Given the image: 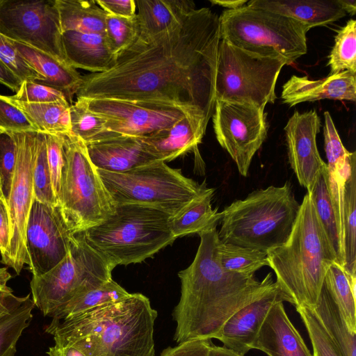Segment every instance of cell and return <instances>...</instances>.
<instances>
[{
  "mask_svg": "<svg viewBox=\"0 0 356 356\" xmlns=\"http://www.w3.org/2000/svg\"><path fill=\"white\" fill-rule=\"evenodd\" d=\"M220 41L219 16L209 8L195 9L170 31L137 37L109 70L82 76L76 98L172 104L209 122Z\"/></svg>",
  "mask_w": 356,
  "mask_h": 356,
  "instance_id": "cell-1",
  "label": "cell"
},
{
  "mask_svg": "<svg viewBox=\"0 0 356 356\" xmlns=\"http://www.w3.org/2000/svg\"><path fill=\"white\" fill-rule=\"evenodd\" d=\"M195 257L179 271L181 296L172 311L177 323L173 339H211L237 311L276 286L270 273L258 281L254 275L225 270L218 255L220 241L216 228L199 234Z\"/></svg>",
  "mask_w": 356,
  "mask_h": 356,
  "instance_id": "cell-2",
  "label": "cell"
},
{
  "mask_svg": "<svg viewBox=\"0 0 356 356\" xmlns=\"http://www.w3.org/2000/svg\"><path fill=\"white\" fill-rule=\"evenodd\" d=\"M157 316L149 298L135 293L70 318L51 321L45 332L55 344L72 346L87 356H154Z\"/></svg>",
  "mask_w": 356,
  "mask_h": 356,
  "instance_id": "cell-3",
  "label": "cell"
},
{
  "mask_svg": "<svg viewBox=\"0 0 356 356\" xmlns=\"http://www.w3.org/2000/svg\"><path fill=\"white\" fill-rule=\"evenodd\" d=\"M277 286L296 307L314 309L330 266L337 263L329 241L307 193L287 241L267 253Z\"/></svg>",
  "mask_w": 356,
  "mask_h": 356,
  "instance_id": "cell-4",
  "label": "cell"
},
{
  "mask_svg": "<svg viewBox=\"0 0 356 356\" xmlns=\"http://www.w3.org/2000/svg\"><path fill=\"white\" fill-rule=\"evenodd\" d=\"M300 207L289 181L254 191L222 211L219 238L267 254L287 241Z\"/></svg>",
  "mask_w": 356,
  "mask_h": 356,
  "instance_id": "cell-5",
  "label": "cell"
},
{
  "mask_svg": "<svg viewBox=\"0 0 356 356\" xmlns=\"http://www.w3.org/2000/svg\"><path fill=\"white\" fill-rule=\"evenodd\" d=\"M172 215L156 207L124 204L99 225L83 232L86 242L115 266L141 263L176 238Z\"/></svg>",
  "mask_w": 356,
  "mask_h": 356,
  "instance_id": "cell-6",
  "label": "cell"
},
{
  "mask_svg": "<svg viewBox=\"0 0 356 356\" xmlns=\"http://www.w3.org/2000/svg\"><path fill=\"white\" fill-rule=\"evenodd\" d=\"M220 39L248 52L293 63L307 51L304 24L274 12L243 6L219 17Z\"/></svg>",
  "mask_w": 356,
  "mask_h": 356,
  "instance_id": "cell-7",
  "label": "cell"
},
{
  "mask_svg": "<svg viewBox=\"0 0 356 356\" xmlns=\"http://www.w3.org/2000/svg\"><path fill=\"white\" fill-rule=\"evenodd\" d=\"M63 152L58 208L75 234L106 220L114 213L115 204L89 157L86 143L71 133L65 134Z\"/></svg>",
  "mask_w": 356,
  "mask_h": 356,
  "instance_id": "cell-8",
  "label": "cell"
},
{
  "mask_svg": "<svg viewBox=\"0 0 356 356\" xmlns=\"http://www.w3.org/2000/svg\"><path fill=\"white\" fill-rule=\"evenodd\" d=\"M115 204L147 205L174 216L209 188L158 161L123 172L98 170Z\"/></svg>",
  "mask_w": 356,
  "mask_h": 356,
  "instance_id": "cell-9",
  "label": "cell"
},
{
  "mask_svg": "<svg viewBox=\"0 0 356 356\" xmlns=\"http://www.w3.org/2000/svg\"><path fill=\"white\" fill-rule=\"evenodd\" d=\"M115 266L93 249L83 233L75 234L65 257L53 268L30 282L32 300L45 316H51L72 298L112 279Z\"/></svg>",
  "mask_w": 356,
  "mask_h": 356,
  "instance_id": "cell-10",
  "label": "cell"
},
{
  "mask_svg": "<svg viewBox=\"0 0 356 356\" xmlns=\"http://www.w3.org/2000/svg\"><path fill=\"white\" fill-rule=\"evenodd\" d=\"M286 63L259 56L221 40L216 65V101L247 103L264 109L275 102V84Z\"/></svg>",
  "mask_w": 356,
  "mask_h": 356,
  "instance_id": "cell-11",
  "label": "cell"
},
{
  "mask_svg": "<svg viewBox=\"0 0 356 356\" xmlns=\"http://www.w3.org/2000/svg\"><path fill=\"white\" fill-rule=\"evenodd\" d=\"M0 33L66 63L56 0H0Z\"/></svg>",
  "mask_w": 356,
  "mask_h": 356,
  "instance_id": "cell-12",
  "label": "cell"
},
{
  "mask_svg": "<svg viewBox=\"0 0 356 356\" xmlns=\"http://www.w3.org/2000/svg\"><path fill=\"white\" fill-rule=\"evenodd\" d=\"M37 131H13L17 146V161L7 200L10 239L1 263L19 274L27 264L26 232L34 200L33 168Z\"/></svg>",
  "mask_w": 356,
  "mask_h": 356,
  "instance_id": "cell-13",
  "label": "cell"
},
{
  "mask_svg": "<svg viewBox=\"0 0 356 356\" xmlns=\"http://www.w3.org/2000/svg\"><path fill=\"white\" fill-rule=\"evenodd\" d=\"M264 109L247 103L216 101L212 115L216 139L246 177L267 136Z\"/></svg>",
  "mask_w": 356,
  "mask_h": 356,
  "instance_id": "cell-14",
  "label": "cell"
},
{
  "mask_svg": "<svg viewBox=\"0 0 356 356\" xmlns=\"http://www.w3.org/2000/svg\"><path fill=\"white\" fill-rule=\"evenodd\" d=\"M84 99L89 110L106 119L108 131L120 135L146 138L172 127L188 115L204 119L172 104L113 99Z\"/></svg>",
  "mask_w": 356,
  "mask_h": 356,
  "instance_id": "cell-15",
  "label": "cell"
},
{
  "mask_svg": "<svg viewBox=\"0 0 356 356\" xmlns=\"http://www.w3.org/2000/svg\"><path fill=\"white\" fill-rule=\"evenodd\" d=\"M59 208L34 198L26 232L29 270L33 277L43 275L67 254L74 237Z\"/></svg>",
  "mask_w": 356,
  "mask_h": 356,
  "instance_id": "cell-16",
  "label": "cell"
},
{
  "mask_svg": "<svg viewBox=\"0 0 356 356\" xmlns=\"http://www.w3.org/2000/svg\"><path fill=\"white\" fill-rule=\"evenodd\" d=\"M320 127L321 120L315 110L302 113L295 111L284 127L290 166L307 193L327 166L316 145Z\"/></svg>",
  "mask_w": 356,
  "mask_h": 356,
  "instance_id": "cell-17",
  "label": "cell"
},
{
  "mask_svg": "<svg viewBox=\"0 0 356 356\" xmlns=\"http://www.w3.org/2000/svg\"><path fill=\"white\" fill-rule=\"evenodd\" d=\"M284 301L289 302L287 296L276 284L265 295L234 314L214 339L221 341L222 346L245 356L252 349V345L270 309L275 303Z\"/></svg>",
  "mask_w": 356,
  "mask_h": 356,
  "instance_id": "cell-18",
  "label": "cell"
},
{
  "mask_svg": "<svg viewBox=\"0 0 356 356\" xmlns=\"http://www.w3.org/2000/svg\"><path fill=\"white\" fill-rule=\"evenodd\" d=\"M86 145L92 163L104 171L123 172L160 161L143 137L118 134Z\"/></svg>",
  "mask_w": 356,
  "mask_h": 356,
  "instance_id": "cell-19",
  "label": "cell"
},
{
  "mask_svg": "<svg viewBox=\"0 0 356 356\" xmlns=\"http://www.w3.org/2000/svg\"><path fill=\"white\" fill-rule=\"evenodd\" d=\"M281 99L290 107L323 99L356 100V74L348 71L318 80L293 75L282 86Z\"/></svg>",
  "mask_w": 356,
  "mask_h": 356,
  "instance_id": "cell-20",
  "label": "cell"
},
{
  "mask_svg": "<svg viewBox=\"0 0 356 356\" xmlns=\"http://www.w3.org/2000/svg\"><path fill=\"white\" fill-rule=\"evenodd\" d=\"M268 356H312L300 334L288 317L283 302L267 314L252 345Z\"/></svg>",
  "mask_w": 356,
  "mask_h": 356,
  "instance_id": "cell-21",
  "label": "cell"
},
{
  "mask_svg": "<svg viewBox=\"0 0 356 356\" xmlns=\"http://www.w3.org/2000/svg\"><path fill=\"white\" fill-rule=\"evenodd\" d=\"M66 63L72 67L101 73L109 70L117 56L104 34L67 31L62 33Z\"/></svg>",
  "mask_w": 356,
  "mask_h": 356,
  "instance_id": "cell-22",
  "label": "cell"
},
{
  "mask_svg": "<svg viewBox=\"0 0 356 356\" xmlns=\"http://www.w3.org/2000/svg\"><path fill=\"white\" fill-rule=\"evenodd\" d=\"M207 124L202 118L188 115L172 127L144 138L160 161H170L197 147Z\"/></svg>",
  "mask_w": 356,
  "mask_h": 356,
  "instance_id": "cell-23",
  "label": "cell"
},
{
  "mask_svg": "<svg viewBox=\"0 0 356 356\" xmlns=\"http://www.w3.org/2000/svg\"><path fill=\"white\" fill-rule=\"evenodd\" d=\"M138 38H152L177 27L195 4L189 0H136Z\"/></svg>",
  "mask_w": 356,
  "mask_h": 356,
  "instance_id": "cell-24",
  "label": "cell"
},
{
  "mask_svg": "<svg viewBox=\"0 0 356 356\" xmlns=\"http://www.w3.org/2000/svg\"><path fill=\"white\" fill-rule=\"evenodd\" d=\"M247 6L294 19L311 28L332 23L347 13L339 0H252Z\"/></svg>",
  "mask_w": 356,
  "mask_h": 356,
  "instance_id": "cell-25",
  "label": "cell"
},
{
  "mask_svg": "<svg viewBox=\"0 0 356 356\" xmlns=\"http://www.w3.org/2000/svg\"><path fill=\"white\" fill-rule=\"evenodd\" d=\"M19 54L42 77L40 83L56 89L71 105L81 83L82 76L76 69L53 56L29 45L10 40Z\"/></svg>",
  "mask_w": 356,
  "mask_h": 356,
  "instance_id": "cell-26",
  "label": "cell"
},
{
  "mask_svg": "<svg viewBox=\"0 0 356 356\" xmlns=\"http://www.w3.org/2000/svg\"><path fill=\"white\" fill-rule=\"evenodd\" d=\"M340 243L343 269L349 278L356 277V155L342 188Z\"/></svg>",
  "mask_w": 356,
  "mask_h": 356,
  "instance_id": "cell-27",
  "label": "cell"
},
{
  "mask_svg": "<svg viewBox=\"0 0 356 356\" xmlns=\"http://www.w3.org/2000/svg\"><path fill=\"white\" fill-rule=\"evenodd\" d=\"M214 188H209L203 195L192 200L184 209L170 219V227L177 238L190 234H200L216 228L222 211L211 205Z\"/></svg>",
  "mask_w": 356,
  "mask_h": 356,
  "instance_id": "cell-28",
  "label": "cell"
},
{
  "mask_svg": "<svg viewBox=\"0 0 356 356\" xmlns=\"http://www.w3.org/2000/svg\"><path fill=\"white\" fill-rule=\"evenodd\" d=\"M62 32L104 34L107 13L94 0H56Z\"/></svg>",
  "mask_w": 356,
  "mask_h": 356,
  "instance_id": "cell-29",
  "label": "cell"
},
{
  "mask_svg": "<svg viewBox=\"0 0 356 356\" xmlns=\"http://www.w3.org/2000/svg\"><path fill=\"white\" fill-rule=\"evenodd\" d=\"M20 109L37 131L65 135L71 132L70 106L67 100L50 103H28L6 96Z\"/></svg>",
  "mask_w": 356,
  "mask_h": 356,
  "instance_id": "cell-30",
  "label": "cell"
},
{
  "mask_svg": "<svg viewBox=\"0 0 356 356\" xmlns=\"http://www.w3.org/2000/svg\"><path fill=\"white\" fill-rule=\"evenodd\" d=\"M312 309L343 356H356V334L348 330L339 309L324 285L318 300Z\"/></svg>",
  "mask_w": 356,
  "mask_h": 356,
  "instance_id": "cell-31",
  "label": "cell"
},
{
  "mask_svg": "<svg viewBox=\"0 0 356 356\" xmlns=\"http://www.w3.org/2000/svg\"><path fill=\"white\" fill-rule=\"evenodd\" d=\"M35 305L28 294L16 298L10 309L0 315V356H14L17 343L33 318Z\"/></svg>",
  "mask_w": 356,
  "mask_h": 356,
  "instance_id": "cell-32",
  "label": "cell"
},
{
  "mask_svg": "<svg viewBox=\"0 0 356 356\" xmlns=\"http://www.w3.org/2000/svg\"><path fill=\"white\" fill-rule=\"evenodd\" d=\"M323 285L339 309L348 330L356 334V278L350 281L337 262L328 268Z\"/></svg>",
  "mask_w": 356,
  "mask_h": 356,
  "instance_id": "cell-33",
  "label": "cell"
},
{
  "mask_svg": "<svg viewBox=\"0 0 356 356\" xmlns=\"http://www.w3.org/2000/svg\"><path fill=\"white\" fill-rule=\"evenodd\" d=\"M129 294L111 279L102 286L72 298L54 313L52 321L66 320L102 305L118 302Z\"/></svg>",
  "mask_w": 356,
  "mask_h": 356,
  "instance_id": "cell-34",
  "label": "cell"
},
{
  "mask_svg": "<svg viewBox=\"0 0 356 356\" xmlns=\"http://www.w3.org/2000/svg\"><path fill=\"white\" fill-rule=\"evenodd\" d=\"M319 220L337 254V264L343 266L339 232L334 206L331 200L327 167L320 173L313 188L308 193Z\"/></svg>",
  "mask_w": 356,
  "mask_h": 356,
  "instance_id": "cell-35",
  "label": "cell"
},
{
  "mask_svg": "<svg viewBox=\"0 0 356 356\" xmlns=\"http://www.w3.org/2000/svg\"><path fill=\"white\" fill-rule=\"evenodd\" d=\"M70 133L86 144L118 135L106 129V119L89 110L83 98H76L70 106Z\"/></svg>",
  "mask_w": 356,
  "mask_h": 356,
  "instance_id": "cell-36",
  "label": "cell"
},
{
  "mask_svg": "<svg viewBox=\"0 0 356 356\" xmlns=\"http://www.w3.org/2000/svg\"><path fill=\"white\" fill-rule=\"evenodd\" d=\"M218 255L222 267L228 272L251 275L263 266H268L267 254L252 248L241 247L221 241Z\"/></svg>",
  "mask_w": 356,
  "mask_h": 356,
  "instance_id": "cell-37",
  "label": "cell"
},
{
  "mask_svg": "<svg viewBox=\"0 0 356 356\" xmlns=\"http://www.w3.org/2000/svg\"><path fill=\"white\" fill-rule=\"evenodd\" d=\"M330 75L348 71L356 74V21L349 19L338 32L329 56Z\"/></svg>",
  "mask_w": 356,
  "mask_h": 356,
  "instance_id": "cell-38",
  "label": "cell"
},
{
  "mask_svg": "<svg viewBox=\"0 0 356 356\" xmlns=\"http://www.w3.org/2000/svg\"><path fill=\"white\" fill-rule=\"evenodd\" d=\"M33 183L34 198L57 207L51 187L45 134L40 131L35 135Z\"/></svg>",
  "mask_w": 356,
  "mask_h": 356,
  "instance_id": "cell-39",
  "label": "cell"
},
{
  "mask_svg": "<svg viewBox=\"0 0 356 356\" xmlns=\"http://www.w3.org/2000/svg\"><path fill=\"white\" fill-rule=\"evenodd\" d=\"M104 35L110 48L118 56L129 47L138 35L136 16L127 18L107 14Z\"/></svg>",
  "mask_w": 356,
  "mask_h": 356,
  "instance_id": "cell-40",
  "label": "cell"
},
{
  "mask_svg": "<svg viewBox=\"0 0 356 356\" xmlns=\"http://www.w3.org/2000/svg\"><path fill=\"white\" fill-rule=\"evenodd\" d=\"M310 339L312 356H343L318 321L314 310L306 307H296Z\"/></svg>",
  "mask_w": 356,
  "mask_h": 356,
  "instance_id": "cell-41",
  "label": "cell"
},
{
  "mask_svg": "<svg viewBox=\"0 0 356 356\" xmlns=\"http://www.w3.org/2000/svg\"><path fill=\"white\" fill-rule=\"evenodd\" d=\"M17 161V146L12 131L0 128V175L2 191L8 200Z\"/></svg>",
  "mask_w": 356,
  "mask_h": 356,
  "instance_id": "cell-42",
  "label": "cell"
},
{
  "mask_svg": "<svg viewBox=\"0 0 356 356\" xmlns=\"http://www.w3.org/2000/svg\"><path fill=\"white\" fill-rule=\"evenodd\" d=\"M47 161L51 175V187L56 206L58 207L62 174L64 167V135L45 134Z\"/></svg>",
  "mask_w": 356,
  "mask_h": 356,
  "instance_id": "cell-43",
  "label": "cell"
},
{
  "mask_svg": "<svg viewBox=\"0 0 356 356\" xmlns=\"http://www.w3.org/2000/svg\"><path fill=\"white\" fill-rule=\"evenodd\" d=\"M0 60L23 81L40 83L42 77L19 54L9 39L0 33Z\"/></svg>",
  "mask_w": 356,
  "mask_h": 356,
  "instance_id": "cell-44",
  "label": "cell"
},
{
  "mask_svg": "<svg viewBox=\"0 0 356 356\" xmlns=\"http://www.w3.org/2000/svg\"><path fill=\"white\" fill-rule=\"evenodd\" d=\"M11 98L28 103H50L67 100L60 91L35 81H23Z\"/></svg>",
  "mask_w": 356,
  "mask_h": 356,
  "instance_id": "cell-45",
  "label": "cell"
},
{
  "mask_svg": "<svg viewBox=\"0 0 356 356\" xmlns=\"http://www.w3.org/2000/svg\"><path fill=\"white\" fill-rule=\"evenodd\" d=\"M325 151L327 160V169L332 170L346 158L348 152L343 145L333 120L328 111L324 113Z\"/></svg>",
  "mask_w": 356,
  "mask_h": 356,
  "instance_id": "cell-46",
  "label": "cell"
},
{
  "mask_svg": "<svg viewBox=\"0 0 356 356\" xmlns=\"http://www.w3.org/2000/svg\"><path fill=\"white\" fill-rule=\"evenodd\" d=\"M0 128L12 131H37L26 115L0 95Z\"/></svg>",
  "mask_w": 356,
  "mask_h": 356,
  "instance_id": "cell-47",
  "label": "cell"
},
{
  "mask_svg": "<svg viewBox=\"0 0 356 356\" xmlns=\"http://www.w3.org/2000/svg\"><path fill=\"white\" fill-rule=\"evenodd\" d=\"M211 339H190L164 349L160 356H208Z\"/></svg>",
  "mask_w": 356,
  "mask_h": 356,
  "instance_id": "cell-48",
  "label": "cell"
},
{
  "mask_svg": "<svg viewBox=\"0 0 356 356\" xmlns=\"http://www.w3.org/2000/svg\"><path fill=\"white\" fill-rule=\"evenodd\" d=\"M97 5L107 14L131 18L136 15V5L134 0H96Z\"/></svg>",
  "mask_w": 356,
  "mask_h": 356,
  "instance_id": "cell-49",
  "label": "cell"
},
{
  "mask_svg": "<svg viewBox=\"0 0 356 356\" xmlns=\"http://www.w3.org/2000/svg\"><path fill=\"white\" fill-rule=\"evenodd\" d=\"M10 228L7 204L0 199V253L3 255L10 244Z\"/></svg>",
  "mask_w": 356,
  "mask_h": 356,
  "instance_id": "cell-50",
  "label": "cell"
},
{
  "mask_svg": "<svg viewBox=\"0 0 356 356\" xmlns=\"http://www.w3.org/2000/svg\"><path fill=\"white\" fill-rule=\"evenodd\" d=\"M0 83L7 86L13 92H17L22 83V81L15 75L0 60Z\"/></svg>",
  "mask_w": 356,
  "mask_h": 356,
  "instance_id": "cell-51",
  "label": "cell"
},
{
  "mask_svg": "<svg viewBox=\"0 0 356 356\" xmlns=\"http://www.w3.org/2000/svg\"><path fill=\"white\" fill-rule=\"evenodd\" d=\"M48 356H87L80 350L72 346H60L55 344L47 352Z\"/></svg>",
  "mask_w": 356,
  "mask_h": 356,
  "instance_id": "cell-52",
  "label": "cell"
},
{
  "mask_svg": "<svg viewBox=\"0 0 356 356\" xmlns=\"http://www.w3.org/2000/svg\"><path fill=\"white\" fill-rule=\"evenodd\" d=\"M16 298L13 290L7 285L0 286V315L10 309Z\"/></svg>",
  "mask_w": 356,
  "mask_h": 356,
  "instance_id": "cell-53",
  "label": "cell"
},
{
  "mask_svg": "<svg viewBox=\"0 0 356 356\" xmlns=\"http://www.w3.org/2000/svg\"><path fill=\"white\" fill-rule=\"evenodd\" d=\"M212 4L218 5L228 8L227 10H235L244 6L247 0H210Z\"/></svg>",
  "mask_w": 356,
  "mask_h": 356,
  "instance_id": "cell-54",
  "label": "cell"
},
{
  "mask_svg": "<svg viewBox=\"0 0 356 356\" xmlns=\"http://www.w3.org/2000/svg\"><path fill=\"white\" fill-rule=\"evenodd\" d=\"M208 356H242L238 353L224 347L216 346L213 343L211 345Z\"/></svg>",
  "mask_w": 356,
  "mask_h": 356,
  "instance_id": "cell-55",
  "label": "cell"
},
{
  "mask_svg": "<svg viewBox=\"0 0 356 356\" xmlns=\"http://www.w3.org/2000/svg\"><path fill=\"white\" fill-rule=\"evenodd\" d=\"M347 14L354 15L356 11L355 0H339Z\"/></svg>",
  "mask_w": 356,
  "mask_h": 356,
  "instance_id": "cell-56",
  "label": "cell"
},
{
  "mask_svg": "<svg viewBox=\"0 0 356 356\" xmlns=\"http://www.w3.org/2000/svg\"><path fill=\"white\" fill-rule=\"evenodd\" d=\"M11 278L10 274L6 268H0V286H6Z\"/></svg>",
  "mask_w": 356,
  "mask_h": 356,
  "instance_id": "cell-57",
  "label": "cell"
},
{
  "mask_svg": "<svg viewBox=\"0 0 356 356\" xmlns=\"http://www.w3.org/2000/svg\"><path fill=\"white\" fill-rule=\"evenodd\" d=\"M0 199L3 201L7 204V201L3 195V191H2V185H1V175H0ZM8 207V206H7Z\"/></svg>",
  "mask_w": 356,
  "mask_h": 356,
  "instance_id": "cell-58",
  "label": "cell"
}]
</instances>
